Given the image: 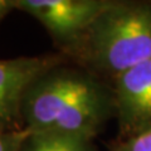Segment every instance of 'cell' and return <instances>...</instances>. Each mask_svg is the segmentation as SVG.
<instances>
[{
    "mask_svg": "<svg viewBox=\"0 0 151 151\" xmlns=\"http://www.w3.org/2000/svg\"><path fill=\"white\" fill-rule=\"evenodd\" d=\"M115 116L113 91L86 70L62 67L44 72L24 93L23 127L92 139Z\"/></svg>",
    "mask_w": 151,
    "mask_h": 151,
    "instance_id": "cell-1",
    "label": "cell"
},
{
    "mask_svg": "<svg viewBox=\"0 0 151 151\" xmlns=\"http://www.w3.org/2000/svg\"><path fill=\"white\" fill-rule=\"evenodd\" d=\"M74 50L115 78L151 59V1H111Z\"/></svg>",
    "mask_w": 151,
    "mask_h": 151,
    "instance_id": "cell-2",
    "label": "cell"
},
{
    "mask_svg": "<svg viewBox=\"0 0 151 151\" xmlns=\"http://www.w3.org/2000/svg\"><path fill=\"white\" fill-rule=\"evenodd\" d=\"M49 32L55 43L74 50L94 20L110 6L108 0H14Z\"/></svg>",
    "mask_w": 151,
    "mask_h": 151,
    "instance_id": "cell-3",
    "label": "cell"
},
{
    "mask_svg": "<svg viewBox=\"0 0 151 151\" xmlns=\"http://www.w3.org/2000/svg\"><path fill=\"white\" fill-rule=\"evenodd\" d=\"M60 63L54 55L0 59V131L24 129L22 101L32 82Z\"/></svg>",
    "mask_w": 151,
    "mask_h": 151,
    "instance_id": "cell-4",
    "label": "cell"
},
{
    "mask_svg": "<svg viewBox=\"0 0 151 151\" xmlns=\"http://www.w3.org/2000/svg\"><path fill=\"white\" fill-rule=\"evenodd\" d=\"M115 116L125 137L151 127V59L115 78Z\"/></svg>",
    "mask_w": 151,
    "mask_h": 151,
    "instance_id": "cell-5",
    "label": "cell"
},
{
    "mask_svg": "<svg viewBox=\"0 0 151 151\" xmlns=\"http://www.w3.org/2000/svg\"><path fill=\"white\" fill-rule=\"evenodd\" d=\"M29 131V130H28ZM22 151H100L92 139L55 132H30Z\"/></svg>",
    "mask_w": 151,
    "mask_h": 151,
    "instance_id": "cell-6",
    "label": "cell"
},
{
    "mask_svg": "<svg viewBox=\"0 0 151 151\" xmlns=\"http://www.w3.org/2000/svg\"><path fill=\"white\" fill-rule=\"evenodd\" d=\"M111 151H151V127L125 137Z\"/></svg>",
    "mask_w": 151,
    "mask_h": 151,
    "instance_id": "cell-7",
    "label": "cell"
},
{
    "mask_svg": "<svg viewBox=\"0 0 151 151\" xmlns=\"http://www.w3.org/2000/svg\"><path fill=\"white\" fill-rule=\"evenodd\" d=\"M29 131L20 129L15 131H0V151H22Z\"/></svg>",
    "mask_w": 151,
    "mask_h": 151,
    "instance_id": "cell-8",
    "label": "cell"
},
{
    "mask_svg": "<svg viewBox=\"0 0 151 151\" xmlns=\"http://www.w3.org/2000/svg\"><path fill=\"white\" fill-rule=\"evenodd\" d=\"M12 9H15L14 0H0V22L6 17V14Z\"/></svg>",
    "mask_w": 151,
    "mask_h": 151,
    "instance_id": "cell-9",
    "label": "cell"
}]
</instances>
